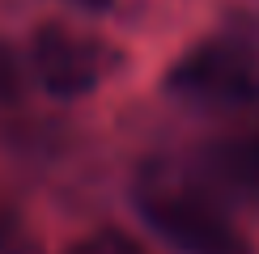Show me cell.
Here are the masks:
<instances>
[{"label": "cell", "mask_w": 259, "mask_h": 254, "mask_svg": "<svg viewBox=\"0 0 259 254\" xmlns=\"http://www.w3.org/2000/svg\"><path fill=\"white\" fill-rule=\"evenodd\" d=\"M0 254H47V250H42V241L21 220L0 212Z\"/></svg>", "instance_id": "obj_6"}, {"label": "cell", "mask_w": 259, "mask_h": 254, "mask_svg": "<svg viewBox=\"0 0 259 254\" xmlns=\"http://www.w3.org/2000/svg\"><path fill=\"white\" fill-rule=\"evenodd\" d=\"M166 89L196 106L251 110L259 106V55L238 38H208L166 72Z\"/></svg>", "instance_id": "obj_2"}, {"label": "cell", "mask_w": 259, "mask_h": 254, "mask_svg": "<svg viewBox=\"0 0 259 254\" xmlns=\"http://www.w3.org/2000/svg\"><path fill=\"white\" fill-rule=\"evenodd\" d=\"M77 5H85V9H94V13H102V9H111L115 0H77Z\"/></svg>", "instance_id": "obj_7"}, {"label": "cell", "mask_w": 259, "mask_h": 254, "mask_svg": "<svg viewBox=\"0 0 259 254\" xmlns=\"http://www.w3.org/2000/svg\"><path fill=\"white\" fill-rule=\"evenodd\" d=\"M30 64L47 93L85 98L123 68V51L94 30L68 26V21H42L30 38Z\"/></svg>", "instance_id": "obj_1"}, {"label": "cell", "mask_w": 259, "mask_h": 254, "mask_svg": "<svg viewBox=\"0 0 259 254\" xmlns=\"http://www.w3.org/2000/svg\"><path fill=\"white\" fill-rule=\"evenodd\" d=\"M64 254H149V250L123 229H98V233H85L81 241H72Z\"/></svg>", "instance_id": "obj_5"}, {"label": "cell", "mask_w": 259, "mask_h": 254, "mask_svg": "<svg viewBox=\"0 0 259 254\" xmlns=\"http://www.w3.org/2000/svg\"><path fill=\"white\" fill-rule=\"evenodd\" d=\"M212 169L234 195H242L259 212V119L212 144Z\"/></svg>", "instance_id": "obj_4"}, {"label": "cell", "mask_w": 259, "mask_h": 254, "mask_svg": "<svg viewBox=\"0 0 259 254\" xmlns=\"http://www.w3.org/2000/svg\"><path fill=\"white\" fill-rule=\"evenodd\" d=\"M136 204L153 225V233L166 237L179 254H255L251 237L187 186H170V182L145 186Z\"/></svg>", "instance_id": "obj_3"}]
</instances>
